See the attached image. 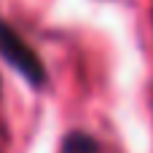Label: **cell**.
Returning a JSON list of instances; mask_svg holds the SVG:
<instances>
[{
	"label": "cell",
	"mask_w": 153,
	"mask_h": 153,
	"mask_svg": "<svg viewBox=\"0 0 153 153\" xmlns=\"http://www.w3.org/2000/svg\"><path fill=\"white\" fill-rule=\"evenodd\" d=\"M0 59L5 67H11L32 91H43L48 86V70L40 59V54L24 40V35L8 24L0 16Z\"/></svg>",
	"instance_id": "obj_1"
},
{
	"label": "cell",
	"mask_w": 153,
	"mask_h": 153,
	"mask_svg": "<svg viewBox=\"0 0 153 153\" xmlns=\"http://www.w3.org/2000/svg\"><path fill=\"white\" fill-rule=\"evenodd\" d=\"M151 16H153V8H151Z\"/></svg>",
	"instance_id": "obj_2"
}]
</instances>
